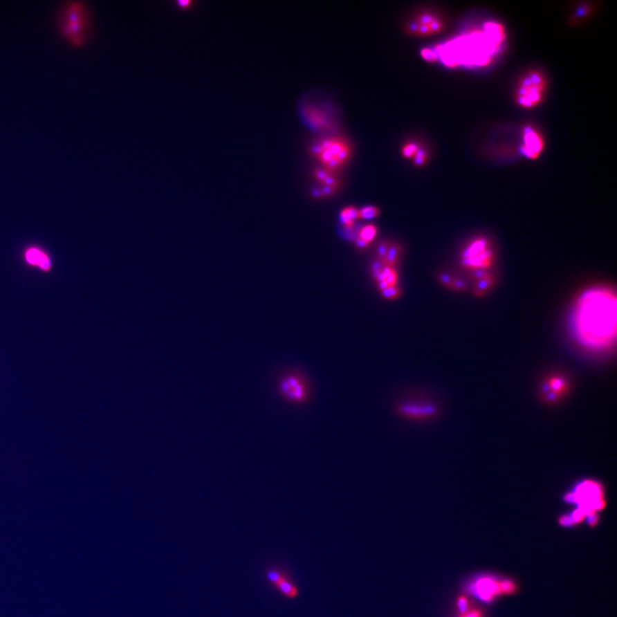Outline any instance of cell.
I'll list each match as a JSON object with an SVG mask.
<instances>
[{
	"instance_id": "obj_1",
	"label": "cell",
	"mask_w": 617,
	"mask_h": 617,
	"mask_svg": "<svg viewBox=\"0 0 617 617\" xmlns=\"http://www.w3.org/2000/svg\"><path fill=\"white\" fill-rule=\"evenodd\" d=\"M616 324V293L605 286L581 294L570 317V328L577 342L594 351L607 349L614 344Z\"/></svg>"
},
{
	"instance_id": "obj_2",
	"label": "cell",
	"mask_w": 617,
	"mask_h": 617,
	"mask_svg": "<svg viewBox=\"0 0 617 617\" xmlns=\"http://www.w3.org/2000/svg\"><path fill=\"white\" fill-rule=\"evenodd\" d=\"M56 27L61 37L71 46L80 48L92 34L91 10L82 0H66L56 10Z\"/></svg>"
},
{
	"instance_id": "obj_3",
	"label": "cell",
	"mask_w": 617,
	"mask_h": 617,
	"mask_svg": "<svg viewBox=\"0 0 617 617\" xmlns=\"http://www.w3.org/2000/svg\"><path fill=\"white\" fill-rule=\"evenodd\" d=\"M311 153L322 164V168L335 173L350 160L351 148L346 139L328 136L315 142Z\"/></svg>"
},
{
	"instance_id": "obj_4",
	"label": "cell",
	"mask_w": 617,
	"mask_h": 617,
	"mask_svg": "<svg viewBox=\"0 0 617 617\" xmlns=\"http://www.w3.org/2000/svg\"><path fill=\"white\" fill-rule=\"evenodd\" d=\"M277 387L279 396L286 403L302 405L310 400L311 383L303 372L293 371L286 373L279 378Z\"/></svg>"
},
{
	"instance_id": "obj_5",
	"label": "cell",
	"mask_w": 617,
	"mask_h": 617,
	"mask_svg": "<svg viewBox=\"0 0 617 617\" xmlns=\"http://www.w3.org/2000/svg\"><path fill=\"white\" fill-rule=\"evenodd\" d=\"M602 496L604 492L600 484L594 481H584L575 488L573 492L568 495L566 501L578 504L579 509L588 516L605 507Z\"/></svg>"
},
{
	"instance_id": "obj_6",
	"label": "cell",
	"mask_w": 617,
	"mask_h": 617,
	"mask_svg": "<svg viewBox=\"0 0 617 617\" xmlns=\"http://www.w3.org/2000/svg\"><path fill=\"white\" fill-rule=\"evenodd\" d=\"M546 82L539 71H531L523 77L516 91V102L522 109H532L543 100Z\"/></svg>"
},
{
	"instance_id": "obj_7",
	"label": "cell",
	"mask_w": 617,
	"mask_h": 617,
	"mask_svg": "<svg viewBox=\"0 0 617 617\" xmlns=\"http://www.w3.org/2000/svg\"><path fill=\"white\" fill-rule=\"evenodd\" d=\"M493 261V250L486 239H473L462 254V263L473 270H486Z\"/></svg>"
},
{
	"instance_id": "obj_8",
	"label": "cell",
	"mask_w": 617,
	"mask_h": 617,
	"mask_svg": "<svg viewBox=\"0 0 617 617\" xmlns=\"http://www.w3.org/2000/svg\"><path fill=\"white\" fill-rule=\"evenodd\" d=\"M394 414L405 421L421 422L432 419L437 409L432 403L422 400H403L394 405Z\"/></svg>"
},
{
	"instance_id": "obj_9",
	"label": "cell",
	"mask_w": 617,
	"mask_h": 617,
	"mask_svg": "<svg viewBox=\"0 0 617 617\" xmlns=\"http://www.w3.org/2000/svg\"><path fill=\"white\" fill-rule=\"evenodd\" d=\"M268 583L274 587L279 593L289 599H294L299 596V589L294 584L288 573L278 568H270L265 573Z\"/></svg>"
},
{
	"instance_id": "obj_10",
	"label": "cell",
	"mask_w": 617,
	"mask_h": 617,
	"mask_svg": "<svg viewBox=\"0 0 617 617\" xmlns=\"http://www.w3.org/2000/svg\"><path fill=\"white\" fill-rule=\"evenodd\" d=\"M443 28V21L432 13L419 14L408 25V30L412 35H432L439 33Z\"/></svg>"
},
{
	"instance_id": "obj_11",
	"label": "cell",
	"mask_w": 617,
	"mask_h": 617,
	"mask_svg": "<svg viewBox=\"0 0 617 617\" xmlns=\"http://www.w3.org/2000/svg\"><path fill=\"white\" fill-rule=\"evenodd\" d=\"M543 140L535 130L527 127L524 131L522 152L531 159H535L543 150Z\"/></svg>"
},
{
	"instance_id": "obj_12",
	"label": "cell",
	"mask_w": 617,
	"mask_h": 617,
	"mask_svg": "<svg viewBox=\"0 0 617 617\" xmlns=\"http://www.w3.org/2000/svg\"><path fill=\"white\" fill-rule=\"evenodd\" d=\"M502 581L492 579L479 580L476 584L475 589L479 598L486 601L492 600L493 598L499 596L502 593Z\"/></svg>"
},
{
	"instance_id": "obj_13",
	"label": "cell",
	"mask_w": 617,
	"mask_h": 617,
	"mask_svg": "<svg viewBox=\"0 0 617 617\" xmlns=\"http://www.w3.org/2000/svg\"><path fill=\"white\" fill-rule=\"evenodd\" d=\"M568 387L569 385L565 378L554 376L547 379L543 389L549 400H555L563 396Z\"/></svg>"
},
{
	"instance_id": "obj_14",
	"label": "cell",
	"mask_w": 617,
	"mask_h": 617,
	"mask_svg": "<svg viewBox=\"0 0 617 617\" xmlns=\"http://www.w3.org/2000/svg\"><path fill=\"white\" fill-rule=\"evenodd\" d=\"M25 260L32 266H37L42 270L48 271L51 268V259L48 255L38 247H30L24 253Z\"/></svg>"
},
{
	"instance_id": "obj_15",
	"label": "cell",
	"mask_w": 617,
	"mask_h": 617,
	"mask_svg": "<svg viewBox=\"0 0 617 617\" xmlns=\"http://www.w3.org/2000/svg\"><path fill=\"white\" fill-rule=\"evenodd\" d=\"M403 156L407 159H412L416 166H422L426 163L427 153L418 142H409L405 143L401 149Z\"/></svg>"
},
{
	"instance_id": "obj_16",
	"label": "cell",
	"mask_w": 617,
	"mask_h": 617,
	"mask_svg": "<svg viewBox=\"0 0 617 617\" xmlns=\"http://www.w3.org/2000/svg\"><path fill=\"white\" fill-rule=\"evenodd\" d=\"M403 252V247L398 243H390L389 250L383 260L385 266L394 268L399 261L400 254Z\"/></svg>"
},
{
	"instance_id": "obj_17",
	"label": "cell",
	"mask_w": 617,
	"mask_h": 617,
	"mask_svg": "<svg viewBox=\"0 0 617 617\" xmlns=\"http://www.w3.org/2000/svg\"><path fill=\"white\" fill-rule=\"evenodd\" d=\"M358 210L354 207H348L346 208L345 210H342V212L340 213V221H342V223L345 225V227L347 228H351L353 225V221L355 220H358Z\"/></svg>"
},
{
	"instance_id": "obj_18",
	"label": "cell",
	"mask_w": 617,
	"mask_h": 617,
	"mask_svg": "<svg viewBox=\"0 0 617 617\" xmlns=\"http://www.w3.org/2000/svg\"><path fill=\"white\" fill-rule=\"evenodd\" d=\"M380 210L375 206H368L358 211V220H372L378 217Z\"/></svg>"
},
{
	"instance_id": "obj_19",
	"label": "cell",
	"mask_w": 617,
	"mask_h": 617,
	"mask_svg": "<svg viewBox=\"0 0 617 617\" xmlns=\"http://www.w3.org/2000/svg\"><path fill=\"white\" fill-rule=\"evenodd\" d=\"M378 229L374 225H367L361 229L360 232V238L365 240V242L371 243L376 238Z\"/></svg>"
},
{
	"instance_id": "obj_20",
	"label": "cell",
	"mask_w": 617,
	"mask_h": 617,
	"mask_svg": "<svg viewBox=\"0 0 617 617\" xmlns=\"http://www.w3.org/2000/svg\"><path fill=\"white\" fill-rule=\"evenodd\" d=\"M381 295L386 300H396L401 295V291L397 286H389L381 292Z\"/></svg>"
},
{
	"instance_id": "obj_21",
	"label": "cell",
	"mask_w": 617,
	"mask_h": 617,
	"mask_svg": "<svg viewBox=\"0 0 617 617\" xmlns=\"http://www.w3.org/2000/svg\"><path fill=\"white\" fill-rule=\"evenodd\" d=\"M390 242L387 241V240H381L378 243V247H376V253H378V259L383 261L387 253V250H389L390 246Z\"/></svg>"
},
{
	"instance_id": "obj_22",
	"label": "cell",
	"mask_w": 617,
	"mask_h": 617,
	"mask_svg": "<svg viewBox=\"0 0 617 617\" xmlns=\"http://www.w3.org/2000/svg\"><path fill=\"white\" fill-rule=\"evenodd\" d=\"M398 281V275L396 270H394L390 273L389 275L387 276L385 279V282L389 286H396Z\"/></svg>"
},
{
	"instance_id": "obj_23",
	"label": "cell",
	"mask_w": 617,
	"mask_h": 617,
	"mask_svg": "<svg viewBox=\"0 0 617 617\" xmlns=\"http://www.w3.org/2000/svg\"><path fill=\"white\" fill-rule=\"evenodd\" d=\"M383 267H385L383 261L379 259H376L374 261H372V263L371 264V272L383 271Z\"/></svg>"
},
{
	"instance_id": "obj_24",
	"label": "cell",
	"mask_w": 617,
	"mask_h": 617,
	"mask_svg": "<svg viewBox=\"0 0 617 617\" xmlns=\"http://www.w3.org/2000/svg\"><path fill=\"white\" fill-rule=\"evenodd\" d=\"M176 3H177V6L178 7H179V8L183 10H187L192 8L195 2L190 1V0H185V1H177L176 2Z\"/></svg>"
},
{
	"instance_id": "obj_25",
	"label": "cell",
	"mask_w": 617,
	"mask_h": 617,
	"mask_svg": "<svg viewBox=\"0 0 617 617\" xmlns=\"http://www.w3.org/2000/svg\"><path fill=\"white\" fill-rule=\"evenodd\" d=\"M355 245H356L358 249L364 250L367 248L369 243L365 242V240L360 238V237H358V238L355 239Z\"/></svg>"
},
{
	"instance_id": "obj_26",
	"label": "cell",
	"mask_w": 617,
	"mask_h": 617,
	"mask_svg": "<svg viewBox=\"0 0 617 617\" xmlns=\"http://www.w3.org/2000/svg\"><path fill=\"white\" fill-rule=\"evenodd\" d=\"M311 195L315 199H322L324 196H322L320 190L318 188H314L311 190Z\"/></svg>"
},
{
	"instance_id": "obj_27",
	"label": "cell",
	"mask_w": 617,
	"mask_h": 617,
	"mask_svg": "<svg viewBox=\"0 0 617 617\" xmlns=\"http://www.w3.org/2000/svg\"><path fill=\"white\" fill-rule=\"evenodd\" d=\"M387 288H389V285L387 284V282L385 281L380 282L378 283V288L379 289L380 293L383 292V291H385Z\"/></svg>"
}]
</instances>
